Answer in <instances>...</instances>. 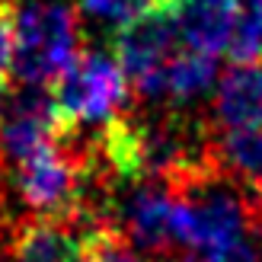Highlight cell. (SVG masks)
<instances>
[{
    "label": "cell",
    "mask_w": 262,
    "mask_h": 262,
    "mask_svg": "<svg viewBox=\"0 0 262 262\" xmlns=\"http://www.w3.org/2000/svg\"><path fill=\"white\" fill-rule=\"evenodd\" d=\"M80 55V19L64 0H38L16 13L13 74L23 86H51Z\"/></svg>",
    "instance_id": "cell-1"
},
{
    "label": "cell",
    "mask_w": 262,
    "mask_h": 262,
    "mask_svg": "<svg viewBox=\"0 0 262 262\" xmlns=\"http://www.w3.org/2000/svg\"><path fill=\"white\" fill-rule=\"evenodd\" d=\"M68 138L80 125H109L131 96L128 77L109 51H80L71 68L48 86Z\"/></svg>",
    "instance_id": "cell-2"
},
{
    "label": "cell",
    "mask_w": 262,
    "mask_h": 262,
    "mask_svg": "<svg viewBox=\"0 0 262 262\" xmlns=\"http://www.w3.org/2000/svg\"><path fill=\"white\" fill-rule=\"evenodd\" d=\"M90 169V157L83 160L80 154L61 147V141H48L16 160L13 182L35 221H77Z\"/></svg>",
    "instance_id": "cell-3"
},
{
    "label": "cell",
    "mask_w": 262,
    "mask_h": 262,
    "mask_svg": "<svg viewBox=\"0 0 262 262\" xmlns=\"http://www.w3.org/2000/svg\"><path fill=\"white\" fill-rule=\"evenodd\" d=\"M179 0H154L135 19L112 35L115 61L128 77V86L141 96H160V77L176 55Z\"/></svg>",
    "instance_id": "cell-4"
},
{
    "label": "cell",
    "mask_w": 262,
    "mask_h": 262,
    "mask_svg": "<svg viewBox=\"0 0 262 262\" xmlns=\"http://www.w3.org/2000/svg\"><path fill=\"white\" fill-rule=\"evenodd\" d=\"M48 141H68L48 86H23L10 93L0 112V150L13 163Z\"/></svg>",
    "instance_id": "cell-5"
},
{
    "label": "cell",
    "mask_w": 262,
    "mask_h": 262,
    "mask_svg": "<svg viewBox=\"0 0 262 262\" xmlns=\"http://www.w3.org/2000/svg\"><path fill=\"white\" fill-rule=\"evenodd\" d=\"M128 237L144 253L179 256L176 243V199L169 182L141 186L128 205Z\"/></svg>",
    "instance_id": "cell-6"
},
{
    "label": "cell",
    "mask_w": 262,
    "mask_h": 262,
    "mask_svg": "<svg viewBox=\"0 0 262 262\" xmlns=\"http://www.w3.org/2000/svg\"><path fill=\"white\" fill-rule=\"evenodd\" d=\"M240 0H179V38L189 51L217 58L230 51Z\"/></svg>",
    "instance_id": "cell-7"
},
{
    "label": "cell",
    "mask_w": 262,
    "mask_h": 262,
    "mask_svg": "<svg viewBox=\"0 0 262 262\" xmlns=\"http://www.w3.org/2000/svg\"><path fill=\"white\" fill-rule=\"evenodd\" d=\"M214 115L227 131L262 128V64H230L217 80Z\"/></svg>",
    "instance_id": "cell-8"
},
{
    "label": "cell",
    "mask_w": 262,
    "mask_h": 262,
    "mask_svg": "<svg viewBox=\"0 0 262 262\" xmlns=\"http://www.w3.org/2000/svg\"><path fill=\"white\" fill-rule=\"evenodd\" d=\"M16 262H86L90 230L80 233L74 221H29L13 240Z\"/></svg>",
    "instance_id": "cell-9"
},
{
    "label": "cell",
    "mask_w": 262,
    "mask_h": 262,
    "mask_svg": "<svg viewBox=\"0 0 262 262\" xmlns=\"http://www.w3.org/2000/svg\"><path fill=\"white\" fill-rule=\"evenodd\" d=\"M217 77L214 58L199 55V51H176L173 61L166 64V71L160 77V96H169L173 102H189L195 96H202L211 90Z\"/></svg>",
    "instance_id": "cell-10"
},
{
    "label": "cell",
    "mask_w": 262,
    "mask_h": 262,
    "mask_svg": "<svg viewBox=\"0 0 262 262\" xmlns=\"http://www.w3.org/2000/svg\"><path fill=\"white\" fill-rule=\"evenodd\" d=\"M221 166H227L233 176L243 179V186L262 192V128L256 131H224L217 141Z\"/></svg>",
    "instance_id": "cell-11"
},
{
    "label": "cell",
    "mask_w": 262,
    "mask_h": 262,
    "mask_svg": "<svg viewBox=\"0 0 262 262\" xmlns=\"http://www.w3.org/2000/svg\"><path fill=\"white\" fill-rule=\"evenodd\" d=\"M86 262H144L141 250L115 224L90 227V259Z\"/></svg>",
    "instance_id": "cell-12"
},
{
    "label": "cell",
    "mask_w": 262,
    "mask_h": 262,
    "mask_svg": "<svg viewBox=\"0 0 262 262\" xmlns=\"http://www.w3.org/2000/svg\"><path fill=\"white\" fill-rule=\"evenodd\" d=\"M154 4V0H77V10L83 16H93L99 23H109V26H125L128 19H135L138 13H144Z\"/></svg>",
    "instance_id": "cell-13"
},
{
    "label": "cell",
    "mask_w": 262,
    "mask_h": 262,
    "mask_svg": "<svg viewBox=\"0 0 262 262\" xmlns=\"http://www.w3.org/2000/svg\"><path fill=\"white\" fill-rule=\"evenodd\" d=\"M16 7L10 0H0V83H10L13 55H16Z\"/></svg>",
    "instance_id": "cell-14"
},
{
    "label": "cell",
    "mask_w": 262,
    "mask_h": 262,
    "mask_svg": "<svg viewBox=\"0 0 262 262\" xmlns=\"http://www.w3.org/2000/svg\"><path fill=\"white\" fill-rule=\"evenodd\" d=\"M199 262H262L259 250L253 237H240V240H230L224 246H214L211 253H205Z\"/></svg>",
    "instance_id": "cell-15"
},
{
    "label": "cell",
    "mask_w": 262,
    "mask_h": 262,
    "mask_svg": "<svg viewBox=\"0 0 262 262\" xmlns=\"http://www.w3.org/2000/svg\"><path fill=\"white\" fill-rule=\"evenodd\" d=\"M4 102H7V86L0 83V112H4Z\"/></svg>",
    "instance_id": "cell-16"
}]
</instances>
